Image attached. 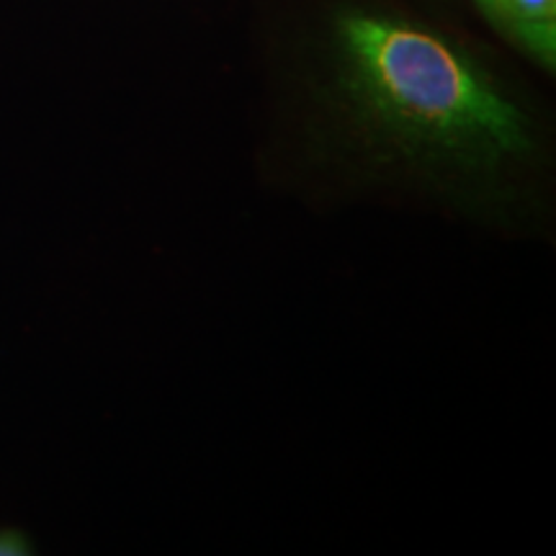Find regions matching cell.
<instances>
[{
  "label": "cell",
  "instance_id": "7a4b0ae2",
  "mask_svg": "<svg viewBox=\"0 0 556 556\" xmlns=\"http://www.w3.org/2000/svg\"><path fill=\"white\" fill-rule=\"evenodd\" d=\"M497 16H503L513 29L523 34L528 47L552 62L556 0H500Z\"/></svg>",
  "mask_w": 556,
  "mask_h": 556
},
{
  "label": "cell",
  "instance_id": "6da1fadb",
  "mask_svg": "<svg viewBox=\"0 0 556 556\" xmlns=\"http://www.w3.org/2000/svg\"><path fill=\"white\" fill-rule=\"evenodd\" d=\"M340 37L356 96L405 155L477 173L526 157L523 114L446 41L374 16H348Z\"/></svg>",
  "mask_w": 556,
  "mask_h": 556
},
{
  "label": "cell",
  "instance_id": "3957f363",
  "mask_svg": "<svg viewBox=\"0 0 556 556\" xmlns=\"http://www.w3.org/2000/svg\"><path fill=\"white\" fill-rule=\"evenodd\" d=\"M479 3H482L484 9L490 11V13H497V5H500V0H479Z\"/></svg>",
  "mask_w": 556,
  "mask_h": 556
}]
</instances>
